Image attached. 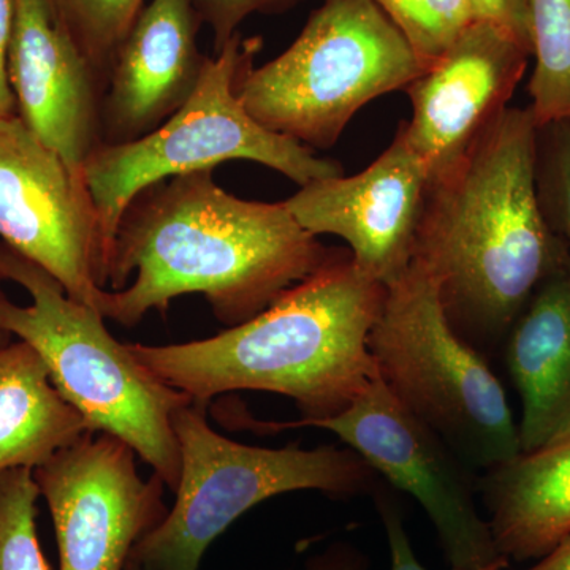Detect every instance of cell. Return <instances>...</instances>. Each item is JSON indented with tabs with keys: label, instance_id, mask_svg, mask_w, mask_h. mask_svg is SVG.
<instances>
[{
	"label": "cell",
	"instance_id": "cell-27",
	"mask_svg": "<svg viewBox=\"0 0 570 570\" xmlns=\"http://www.w3.org/2000/svg\"><path fill=\"white\" fill-rule=\"evenodd\" d=\"M14 0H0V118L17 115V100L9 78V52L13 33Z\"/></svg>",
	"mask_w": 570,
	"mask_h": 570
},
{
	"label": "cell",
	"instance_id": "cell-13",
	"mask_svg": "<svg viewBox=\"0 0 570 570\" xmlns=\"http://www.w3.org/2000/svg\"><path fill=\"white\" fill-rule=\"evenodd\" d=\"M530 59L508 31L478 20L404 89L412 119L401 127L431 181L452 170L508 110Z\"/></svg>",
	"mask_w": 570,
	"mask_h": 570
},
{
	"label": "cell",
	"instance_id": "cell-20",
	"mask_svg": "<svg viewBox=\"0 0 570 570\" xmlns=\"http://www.w3.org/2000/svg\"><path fill=\"white\" fill-rule=\"evenodd\" d=\"M104 89L116 51L145 7V0H47Z\"/></svg>",
	"mask_w": 570,
	"mask_h": 570
},
{
	"label": "cell",
	"instance_id": "cell-5",
	"mask_svg": "<svg viewBox=\"0 0 570 570\" xmlns=\"http://www.w3.org/2000/svg\"><path fill=\"white\" fill-rule=\"evenodd\" d=\"M262 50L261 37L236 33L206 59L190 99L156 130L127 142H100L86 160L85 181L97 217L99 284L107 287L108 262L124 212L142 190L228 160H250L279 171L299 187L344 175L336 160L265 129L236 92L239 73Z\"/></svg>",
	"mask_w": 570,
	"mask_h": 570
},
{
	"label": "cell",
	"instance_id": "cell-22",
	"mask_svg": "<svg viewBox=\"0 0 570 570\" xmlns=\"http://www.w3.org/2000/svg\"><path fill=\"white\" fill-rule=\"evenodd\" d=\"M32 469L0 474V570H51L37 535V499Z\"/></svg>",
	"mask_w": 570,
	"mask_h": 570
},
{
	"label": "cell",
	"instance_id": "cell-10",
	"mask_svg": "<svg viewBox=\"0 0 570 570\" xmlns=\"http://www.w3.org/2000/svg\"><path fill=\"white\" fill-rule=\"evenodd\" d=\"M121 439L88 433L33 469L55 524L59 570H126L168 509L164 480H145Z\"/></svg>",
	"mask_w": 570,
	"mask_h": 570
},
{
	"label": "cell",
	"instance_id": "cell-16",
	"mask_svg": "<svg viewBox=\"0 0 570 570\" xmlns=\"http://www.w3.org/2000/svg\"><path fill=\"white\" fill-rule=\"evenodd\" d=\"M521 401V453L570 438V265L546 281L502 344Z\"/></svg>",
	"mask_w": 570,
	"mask_h": 570
},
{
	"label": "cell",
	"instance_id": "cell-4",
	"mask_svg": "<svg viewBox=\"0 0 570 570\" xmlns=\"http://www.w3.org/2000/svg\"><path fill=\"white\" fill-rule=\"evenodd\" d=\"M0 281L21 285L31 306L0 292V326L31 344L52 384L92 433L121 439L171 491L181 472L174 417L193 397L160 381L129 344L119 343L99 311L67 295L47 269L0 243Z\"/></svg>",
	"mask_w": 570,
	"mask_h": 570
},
{
	"label": "cell",
	"instance_id": "cell-19",
	"mask_svg": "<svg viewBox=\"0 0 570 570\" xmlns=\"http://www.w3.org/2000/svg\"><path fill=\"white\" fill-rule=\"evenodd\" d=\"M530 111L538 127L570 119V0H528Z\"/></svg>",
	"mask_w": 570,
	"mask_h": 570
},
{
	"label": "cell",
	"instance_id": "cell-23",
	"mask_svg": "<svg viewBox=\"0 0 570 570\" xmlns=\"http://www.w3.org/2000/svg\"><path fill=\"white\" fill-rule=\"evenodd\" d=\"M535 184L540 208L568 247L570 265V119L538 127Z\"/></svg>",
	"mask_w": 570,
	"mask_h": 570
},
{
	"label": "cell",
	"instance_id": "cell-25",
	"mask_svg": "<svg viewBox=\"0 0 570 570\" xmlns=\"http://www.w3.org/2000/svg\"><path fill=\"white\" fill-rule=\"evenodd\" d=\"M373 499L382 524H384L385 534H387L392 570H426L420 564L414 550H412L411 539H409L406 527H404L403 510H401L396 497H393L389 487L381 483L374 491ZM505 568H509V562H498V564L479 570H504Z\"/></svg>",
	"mask_w": 570,
	"mask_h": 570
},
{
	"label": "cell",
	"instance_id": "cell-28",
	"mask_svg": "<svg viewBox=\"0 0 570 570\" xmlns=\"http://www.w3.org/2000/svg\"><path fill=\"white\" fill-rule=\"evenodd\" d=\"M307 570H367V560L351 543H335L307 562Z\"/></svg>",
	"mask_w": 570,
	"mask_h": 570
},
{
	"label": "cell",
	"instance_id": "cell-15",
	"mask_svg": "<svg viewBox=\"0 0 570 570\" xmlns=\"http://www.w3.org/2000/svg\"><path fill=\"white\" fill-rule=\"evenodd\" d=\"M193 0H151L127 32L102 96V142H127L163 126L197 89L206 59Z\"/></svg>",
	"mask_w": 570,
	"mask_h": 570
},
{
	"label": "cell",
	"instance_id": "cell-2",
	"mask_svg": "<svg viewBox=\"0 0 570 570\" xmlns=\"http://www.w3.org/2000/svg\"><path fill=\"white\" fill-rule=\"evenodd\" d=\"M538 124L508 108L452 170L431 181L415 264L438 285L450 325L489 358L535 291L569 262L535 184Z\"/></svg>",
	"mask_w": 570,
	"mask_h": 570
},
{
	"label": "cell",
	"instance_id": "cell-7",
	"mask_svg": "<svg viewBox=\"0 0 570 570\" xmlns=\"http://www.w3.org/2000/svg\"><path fill=\"white\" fill-rule=\"evenodd\" d=\"M367 347L392 395L475 472L520 455L519 423L501 381L452 328L436 283L415 262L389 285Z\"/></svg>",
	"mask_w": 570,
	"mask_h": 570
},
{
	"label": "cell",
	"instance_id": "cell-8",
	"mask_svg": "<svg viewBox=\"0 0 570 570\" xmlns=\"http://www.w3.org/2000/svg\"><path fill=\"white\" fill-rule=\"evenodd\" d=\"M181 472L174 508L135 547L145 570H198L214 540L247 510L291 491L333 498L371 494L381 475L348 448H253L216 433L205 404L190 401L174 417Z\"/></svg>",
	"mask_w": 570,
	"mask_h": 570
},
{
	"label": "cell",
	"instance_id": "cell-9",
	"mask_svg": "<svg viewBox=\"0 0 570 570\" xmlns=\"http://www.w3.org/2000/svg\"><path fill=\"white\" fill-rule=\"evenodd\" d=\"M309 426L330 431L393 489L422 505L452 569L510 562L478 508L479 478L438 433L407 411L376 377L354 403Z\"/></svg>",
	"mask_w": 570,
	"mask_h": 570
},
{
	"label": "cell",
	"instance_id": "cell-21",
	"mask_svg": "<svg viewBox=\"0 0 570 570\" xmlns=\"http://www.w3.org/2000/svg\"><path fill=\"white\" fill-rule=\"evenodd\" d=\"M411 45L423 70L478 21L472 0H373Z\"/></svg>",
	"mask_w": 570,
	"mask_h": 570
},
{
	"label": "cell",
	"instance_id": "cell-14",
	"mask_svg": "<svg viewBox=\"0 0 570 570\" xmlns=\"http://www.w3.org/2000/svg\"><path fill=\"white\" fill-rule=\"evenodd\" d=\"M9 78L21 121L88 190L86 160L102 142L104 85L47 0H14Z\"/></svg>",
	"mask_w": 570,
	"mask_h": 570
},
{
	"label": "cell",
	"instance_id": "cell-31",
	"mask_svg": "<svg viewBox=\"0 0 570 570\" xmlns=\"http://www.w3.org/2000/svg\"><path fill=\"white\" fill-rule=\"evenodd\" d=\"M126 570H145V569H142L141 566L137 564V562H135L134 560H130L129 564H127Z\"/></svg>",
	"mask_w": 570,
	"mask_h": 570
},
{
	"label": "cell",
	"instance_id": "cell-24",
	"mask_svg": "<svg viewBox=\"0 0 570 570\" xmlns=\"http://www.w3.org/2000/svg\"><path fill=\"white\" fill-rule=\"evenodd\" d=\"M299 0H193L202 24L213 33L214 55L224 50L239 26L255 13H279L296 6Z\"/></svg>",
	"mask_w": 570,
	"mask_h": 570
},
{
	"label": "cell",
	"instance_id": "cell-30",
	"mask_svg": "<svg viewBox=\"0 0 570 570\" xmlns=\"http://www.w3.org/2000/svg\"><path fill=\"white\" fill-rule=\"evenodd\" d=\"M11 335L6 332V330H2V326H0V347L7 346V344L11 343Z\"/></svg>",
	"mask_w": 570,
	"mask_h": 570
},
{
	"label": "cell",
	"instance_id": "cell-29",
	"mask_svg": "<svg viewBox=\"0 0 570 570\" xmlns=\"http://www.w3.org/2000/svg\"><path fill=\"white\" fill-rule=\"evenodd\" d=\"M527 570H570V534Z\"/></svg>",
	"mask_w": 570,
	"mask_h": 570
},
{
	"label": "cell",
	"instance_id": "cell-3",
	"mask_svg": "<svg viewBox=\"0 0 570 570\" xmlns=\"http://www.w3.org/2000/svg\"><path fill=\"white\" fill-rule=\"evenodd\" d=\"M387 287L363 273L352 254L333 253L316 273L284 292L245 324L190 343L129 344L160 381L208 404L223 393L292 397L298 422L266 423L273 431L332 419L377 377L367 340Z\"/></svg>",
	"mask_w": 570,
	"mask_h": 570
},
{
	"label": "cell",
	"instance_id": "cell-18",
	"mask_svg": "<svg viewBox=\"0 0 570 570\" xmlns=\"http://www.w3.org/2000/svg\"><path fill=\"white\" fill-rule=\"evenodd\" d=\"M88 433V422L52 384L31 344L0 347V474L33 471Z\"/></svg>",
	"mask_w": 570,
	"mask_h": 570
},
{
	"label": "cell",
	"instance_id": "cell-11",
	"mask_svg": "<svg viewBox=\"0 0 570 570\" xmlns=\"http://www.w3.org/2000/svg\"><path fill=\"white\" fill-rule=\"evenodd\" d=\"M0 238L97 309L104 288L91 197L18 115L0 118Z\"/></svg>",
	"mask_w": 570,
	"mask_h": 570
},
{
	"label": "cell",
	"instance_id": "cell-1",
	"mask_svg": "<svg viewBox=\"0 0 570 570\" xmlns=\"http://www.w3.org/2000/svg\"><path fill=\"white\" fill-rule=\"evenodd\" d=\"M213 168L148 187L124 212L97 311L135 326L175 298L204 295L220 324L258 316L332 257L285 202L245 200Z\"/></svg>",
	"mask_w": 570,
	"mask_h": 570
},
{
	"label": "cell",
	"instance_id": "cell-12",
	"mask_svg": "<svg viewBox=\"0 0 570 570\" xmlns=\"http://www.w3.org/2000/svg\"><path fill=\"white\" fill-rule=\"evenodd\" d=\"M430 186L425 163L400 127L365 170L306 184L285 205L309 234L343 238L355 265L389 287L414 261Z\"/></svg>",
	"mask_w": 570,
	"mask_h": 570
},
{
	"label": "cell",
	"instance_id": "cell-6",
	"mask_svg": "<svg viewBox=\"0 0 570 570\" xmlns=\"http://www.w3.org/2000/svg\"><path fill=\"white\" fill-rule=\"evenodd\" d=\"M423 71L373 0H324L283 55L261 67L247 63L236 92L265 129L328 149L365 105L404 91Z\"/></svg>",
	"mask_w": 570,
	"mask_h": 570
},
{
	"label": "cell",
	"instance_id": "cell-17",
	"mask_svg": "<svg viewBox=\"0 0 570 570\" xmlns=\"http://www.w3.org/2000/svg\"><path fill=\"white\" fill-rule=\"evenodd\" d=\"M478 489L501 554L540 560L570 534V438L483 472Z\"/></svg>",
	"mask_w": 570,
	"mask_h": 570
},
{
	"label": "cell",
	"instance_id": "cell-26",
	"mask_svg": "<svg viewBox=\"0 0 570 570\" xmlns=\"http://www.w3.org/2000/svg\"><path fill=\"white\" fill-rule=\"evenodd\" d=\"M478 20L493 22L531 52L528 0H472Z\"/></svg>",
	"mask_w": 570,
	"mask_h": 570
}]
</instances>
